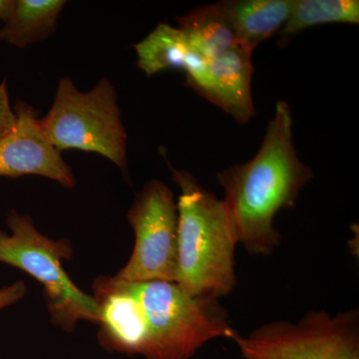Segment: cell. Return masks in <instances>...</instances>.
<instances>
[{
	"instance_id": "1",
	"label": "cell",
	"mask_w": 359,
	"mask_h": 359,
	"mask_svg": "<svg viewBox=\"0 0 359 359\" xmlns=\"http://www.w3.org/2000/svg\"><path fill=\"white\" fill-rule=\"evenodd\" d=\"M292 123L290 106L278 101L255 157L218 173L233 237L254 256H269L280 245L276 216L294 205L313 178L311 170L297 157Z\"/></svg>"
},
{
	"instance_id": "2",
	"label": "cell",
	"mask_w": 359,
	"mask_h": 359,
	"mask_svg": "<svg viewBox=\"0 0 359 359\" xmlns=\"http://www.w3.org/2000/svg\"><path fill=\"white\" fill-rule=\"evenodd\" d=\"M181 190L176 283L191 295L219 299L237 285V247L223 202L192 174L170 167Z\"/></svg>"
},
{
	"instance_id": "3",
	"label": "cell",
	"mask_w": 359,
	"mask_h": 359,
	"mask_svg": "<svg viewBox=\"0 0 359 359\" xmlns=\"http://www.w3.org/2000/svg\"><path fill=\"white\" fill-rule=\"evenodd\" d=\"M127 283L147 318L146 359H191L211 340L237 332L219 299L189 294L165 280Z\"/></svg>"
},
{
	"instance_id": "4",
	"label": "cell",
	"mask_w": 359,
	"mask_h": 359,
	"mask_svg": "<svg viewBox=\"0 0 359 359\" xmlns=\"http://www.w3.org/2000/svg\"><path fill=\"white\" fill-rule=\"evenodd\" d=\"M11 233L0 231V263L25 271L43 285L51 323L73 332L80 320L98 323V308L91 295L71 280L63 259H71L69 241L52 240L42 235L32 219L11 211L7 217Z\"/></svg>"
},
{
	"instance_id": "5",
	"label": "cell",
	"mask_w": 359,
	"mask_h": 359,
	"mask_svg": "<svg viewBox=\"0 0 359 359\" xmlns=\"http://www.w3.org/2000/svg\"><path fill=\"white\" fill-rule=\"evenodd\" d=\"M40 129L56 150L97 153L121 170L127 165V134L116 101L114 86L103 78L91 91H79L68 77L61 78L53 105Z\"/></svg>"
},
{
	"instance_id": "6",
	"label": "cell",
	"mask_w": 359,
	"mask_h": 359,
	"mask_svg": "<svg viewBox=\"0 0 359 359\" xmlns=\"http://www.w3.org/2000/svg\"><path fill=\"white\" fill-rule=\"evenodd\" d=\"M231 340L243 359H359V311H311L297 323L271 321Z\"/></svg>"
},
{
	"instance_id": "7",
	"label": "cell",
	"mask_w": 359,
	"mask_h": 359,
	"mask_svg": "<svg viewBox=\"0 0 359 359\" xmlns=\"http://www.w3.org/2000/svg\"><path fill=\"white\" fill-rule=\"evenodd\" d=\"M127 218L135 233L134 249L116 276L130 283H176L178 210L169 187L160 180L149 181L137 195Z\"/></svg>"
},
{
	"instance_id": "8",
	"label": "cell",
	"mask_w": 359,
	"mask_h": 359,
	"mask_svg": "<svg viewBox=\"0 0 359 359\" xmlns=\"http://www.w3.org/2000/svg\"><path fill=\"white\" fill-rule=\"evenodd\" d=\"M14 112L18 117L15 131L0 141V177L37 175L65 188H74L72 170L42 133L34 108L18 101Z\"/></svg>"
},
{
	"instance_id": "9",
	"label": "cell",
	"mask_w": 359,
	"mask_h": 359,
	"mask_svg": "<svg viewBox=\"0 0 359 359\" xmlns=\"http://www.w3.org/2000/svg\"><path fill=\"white\" fill-rule=\"evenodd\" d=\"M93 297L98 308L101 346L108 351L140 354L148 347V323L141 302L129 283L117 276H100L93 283Z\"/></svg>"
},
{
	"instance_id": "10",
	"label": "cell",
	"mask_w": 359,
	"mask_h": 359,
	"mask_svg": "<svg viewBox=\"0 0 359 359\" xmlns=\"http://www.w3.org/2000/svg\"><path fill=\"white\" fill-rule=\"evenodd\" d=\"M252 56V51L237 45L207 61L199 72L187 78V83L238 124H247L255 115Z\"/></svg>"
},
{
	"instance_id": "11",
	"label": "cell",
	"mask_w": 359,
	"mask_h": 359,
	"mask_svg": "<svg viewBox=\"0 0 359 359\" xmlns=\"http://www.w3.org/2000/svg\"><path fill=\"white\" fill-rule=\"evenodd\" d=\"M243 48L254 51L287 23L294 0H224L219 2Z\"/></svg>"
},
{
	"instance_id": "12",
	"label": "cell",
	"mask_w": 359,
	"mask_h": 359,
	"mask_svg": "<svg viewBox=\"0 0 359 359\" xmlns=\"http://www.w3.org/2000/svg\"><path fill=\"white\" fill-rule=\"evenodd\" d=\"M139 68L147 76L161 71L181 69L187 78L202 69L207 61L193 50L180 28L160 23L145 39L135 45Z\"/></svg>"
},
{
	"instance_id": "13",
	"label": "cell",
	"mask_w": 359,
	"mask_h": 359,
	"mask_svg": "<svg viewBox=\"0 0 359 359\" xmlns=\"http://www.w3.org/2000/svg\"><path fill=\"white\" fill-rule=\"evenodd\" d=\"M179 28L189 44L205 61L237 46V39L219 4L194 9L179 18Z\"/></svg>"
},
{
	"instance_id": "14",
	"label": "cell",
	"mask_w": 359,
	"mask_h": 359,
	"mask_svg": "<svg viewBox=\"0 0 359 359\" xmlns=\"http://www.w3.org/2000/svg\"><path fill=\"white\" fill-rule=\"evenodd\" d=\"M65 6L63 0H16L0 29V39L26 47L47 39L55 30Z\"/></svg>"
},
{
	"instance_id": "15",
	"label": "cell",
	"mask_w": 359,
	"mask_h": 359,
	"mask_svg": "<svg viewBox=\"0 0 359 359\" xmlns=\"http://www.w3.org/2000/svg\"><path fill=\"white\" fill-rule=\"evenodd\" d=\"M325 23L358 25V0H294L289 20L280 30V41Z\"/></svg>"
},
{
	"instance_id": "16",
	"label": "cell",
	"mask_w": 359,
	"mask_h": 359,
	"mask_svg": "<svg viewBox=\"0 0 359 359\" xmlns=\"http://www.w3.org/2000/svg\"><path fill=\"white\" fill-rule=\"evenodd\" d=\"M18 117L11 109L6 82L0 83V141L15 131Z\"/></svg>"
},
{
	"instance_id": "17",
	"label": "cell",
	"mask_w": 359,
	"mask_h": 359,
	"mask_svg": "<svg viewBox=\"0 0 359 359\" xmlns=\"http://www.w3.org/2000/svg\"><path fill=\"white\" fill-rule=\"evenodd\" d=\"M26 290L27 287L23 282H16L0 287V311L20 302L25 297Z\"/></svg>"
},
{
	"instance_id": "18",
	"label": "cell",
	"mask_w": 359,
	"mask_h": 359,
	"mask_svg": "<svg viewBox=\"0 0 359 359\" xmlns=\"http://www.w3.org/2000/svg\"><path fill=\"white\" fill-rule=\"evenodd\" d=\"M13 0H0V20H6L13 11Z\"/></svg>"
}]
</instances>
